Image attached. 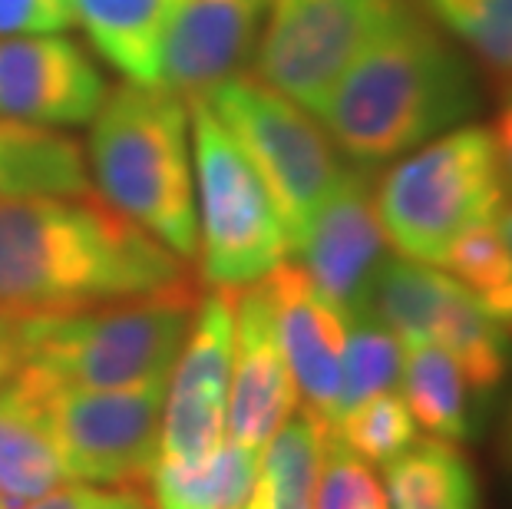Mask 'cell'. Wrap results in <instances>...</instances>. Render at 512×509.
Masks as SVG:
<instances>
[{
  "label": "cell",
  "instance_id": "31",
  "mask_svg": "<svg viewBox=\"0 0 512 509\" xmlns=\"http://www.w3.org/2000/svg\"><path fill=\"white\" fill-rule=\"evenodd\" d=\"M489 133H493V139H496L499 162H503V176H506V186H509V196H512V83L503 96V106H499L496 123Z\"/></svg>",
  "mask_w": 512,
  "mask_h": 509
},
{
  "label": "cell",
  "instance_id": "6",
  "mask_svg": "<svg viewBox=\"0 0 512 509\" xmlns=\"http://www.w3.org/2000/svg\"><path fill=\"white\" fill-rule=\"evenodd\" d=\"M202 281L242 291L288 262V232L252 162L205 100L189 103Z\"/></svg>",
  "mask_w": 512,
  "mask_h": 509
},
{
  "label": "cell",
  "instance_id": "3",
  "mask_svg": "<svg viewBox=\"0 0 512 509\" xmlns=\"http://www.w3.org/2000/svg\"><path fill=\"white\" fill-rule=\"evenodd\" d=\"M83 159L93 189L182 262L199 255L189 103L162 86L116 83L90 119Z\"/></svg>",
  "mask_w": 512,
  "mask_h": 509
},
{
  "label": "cell",
  "instance_id": "23",
  "mask_svg": "<svg viewBox=\"0 0 512 509\" xmlns=\"http://www.w3.org/2000/svg\"><path fill=\"white\" fill-rule=\"evenodd\" d=\"M258 457L261 453L225 437L215 457L202 467L182 470L156 463L146 483L152 509H242L255 483Z\"/></svg>",
  "mask_w": 512,
  "mask_h": 509
},
{
  "label": "cell",
  "instance_id": "9",
  "mask_svg": "<svg viewBox=\"0 0 512 509\" xmlns=\"http://www.w3.org/2000/svg\"><path fill=\"white\" fill-rule=\"evenodd\" d=\"M403 0H268L252 73L318 116Z\"/></svg>",
  "mask_w": 512,
  "mask_h": 509
},
{
  "label": "cell",
  "instance_id": "21",
  "mask_svg": "<svg viewBox=\"0 0 512 509\" xmlns=\"http://www.w3.org/2000/svg\"><path fill=\"white\" fill-rule=\"evenodd\" d=\"M328 424L311 410H294L258 457L255 483L242 509H314L324 467Z\"/></svg>",
  "mask_w": 512,
  "mask_h": 509
},
{
  "label": "cell",
  "instance_id": "5",
  "mask_svg": "<svg viewBox=\"0 0 512 509\" xmlns=\"http://www.w3.org/2000/svg\"><path fill=\"white\" fill-rule=\"evenodd\" d=\"M192 281L73 314L24 318L30 371L67 387H129L169 377L192 328Z\"/></svg>",
  "mask_w": 512,
  "mask_h": 509
},
{
  "label": "cell",
  "instance_id": "32",
  "mask_svg": "<svg viewBox=\"0 0 512 509\" xmlns=\"http://www.w3.org/2000/svg\"><path fill=\"white\" fill-rule=\"evenodd\" d=\"M499 232H503V238H506V245H509V252H512V196L506 199V205H503V212H499Z\"/></svg>",
  "mask_w": 512,
  "mask_h": 509
},
{
  "label": "cell",
  "instance_id": "8",
  "mask_svg": "<svg viewBox=\"0 0 512 509\" xmlns=\"http://www.w3.org/2000/svg\"><path fill=\"white\" fill-rule=\"evenodd\" d=\"M70 480L146 486L159 463V430L169 377L129 387H67L30 371Z\"/></svg>",
  "mask_w": 512,
  "mask_h": 509
},
{
  "label": "cell",
  "instance_id": "13",
  "mask_svg": "<svg viewBox=\"0 0 512 509\" xmlns=\"http://www.w3.org/2000/svg\"><path fill=\"white\" fill-rule=\"evenodd\" d=\"M106 93L96 53L67 34L0 37V119L43 129L86 126Z\"/></svg>",
  "mask_w": 512,
  "mask_h": 509
},
{
  "label": "cell",
  "instance_id": "24",
  "mask_svg": "<svg viewBox=\"0 0 512 509\" xmlns=\"http://www.w3.org/2000/svg\"><path fill=\"white\" fill-rule=\"evenodd\" d=\"M403 371V341L374 314H351L347 318V341L341 357V387H337L334 420L354 410L364 400L397 391ZM331 420V424H334Z\"/></svg>",
  "mask_w": 512,
  "mask_h": 509
},
{
  "label": "cell",
  "instance_id": "1",
  "mask_svg": "<svg viewBox=\"0 0 512 509\" xmlns=\"http://www.w3.org/2000/svg\"><path fill=\"white\" fill-rule=\"evenodd\" d=\"M189 262L93 186L0 205V314L47 318L185 285Z\"/></svg>",
  "mask_w": 512,
  "mask_h": 509
},
{
  "label": "cell",
  "instance_id": "33",
  "mask_svg": "<svg viewBox=\"0 0 512 509\" xmlns=\"http://www.w3.org/2000/svg\"><path fill=\"white\" fill-rule=\"evenodd\" d=\"M506 463L512 470V407H509V420H506Z\"/></svg>",
  "mask_w": 512,
  "mask_h": 509
},
{
  "label": "cell",
  "instance_id": "16",
  "mask_svg": "<svg viewBox=\"0 0 512 509\" xmlns=\"http://www.w3.org/2000/svg\"><path fill=\"white\" fill-rule=\"evenodd\" d=\"M268 0H182L162 50L159 86L192 103L245 73Z\"/></svg>",
  "mask_w": 512,
  "mask_h": 509
},
{
  "label": "cell",
  "instance_id": "2",
  "mask_svg": "<svg viewBox=\"0 0 512 509\" xmlns=\"http://www.w3.org/2000/svg\"><path fill=\"white\" fill-rule=\"evenodd\" d=\"M476 110L473 67L403 0L331 90L318 119L351 166L377 169L463 126Z\"/></svg>",
  "mask_w": 512,
  "mask_h": 509
},
{
  "label": "cell",
  "instance_id": "11",
  "mask_svg": "<svg viewBox=\"0 0 512 509\" xmlns=\"http://www.w3.org/2000/svg\"><path fill=\"white\" fill-rule=\"evenodd\" d=\"M235 348V291L199 295L192 328L169 371L159 430V463L202 467L225 443L228 377Z\"/></svg>",
  "mask_w": 512,
  "mask_h": 509
},
{
  "label": "cell",
  "instance_id": "22",
  "mask_svg": "<svg viewBox=\"0 0 512 509\" xmlns=\"http://www.w3.org/2000/svg\"><path fill=\"white\" fill-rule=\"evenodd\" d=\"M390 509H483L470 457L450 440L423 437L384 467Z\"/></svg>",
  "mask_w": 512,
  "mask_h": 509
},
{
  "label": "cell",
  "instance_id": "14",
  "mask_svg": "<svg viewBox=\"0 0 512 509\" xmlns=\"http://www.w3.org/2000/svg\"><path fill=\"white\" fill-rule=\"evenodd\" d=\"M298 384L281 354L265 288L235 291V348L228 377L225 437L261 453L298 410Z\"/></svg>",
  "mask_w": 512,
  "mask_h": 509
},
{
  "label": "cell",
  "instance_id": "4",
  "mask_svg": "<svg viewBox=\"0 0 512 509\" xmlns=\"http://www.w3.org/2000/svg\"><path fill=\"white\" fill-rule=\"evenodd\" d=\"M506 199L509 186L496 139L473 123L446 129L394 159L374 186L387 245L400 258L437 268L463 232L499 219Z\"/></svg>",
  "mask_w": 512,
  "mask_h": 509
},
{
  "label": "cell",
  "instance_id": "29",
  "mask_svg": "<svg viewBox=\"0 0 512 509\" xmlns=\"http://www.w3.org/2000/svg\"><path fill=\"white\" fill-rule=\"evenodd\" d=\"M70 27L73 0H0V37L67 34Z\"/></svg>",
  "mask_w": 512,
  "mask_h": 509
},
{
  "label": "cell",
  "instance_id": "34",
  "mask_svg": "<svg viewBox=\"0 0 512 509\" xmlns=\"http://www.w3.org/2000/svg\"><path fill=\"white\" fill-rule=\"evenodd\" d=\"M0 509H7V503H4V500H0Z\"/></svg>",
  "mask_w": 512,
  "mask_h": 509
},
{
  "label": "cell",
  "instance_id": "20",
  "mask_svg": "<svg viewBox=\"0 0 512 509\" xmlns=\"http://www.w3.org/2000/svg\"><path fill=\"white\" fill-rule=\"evenodd\" d=\"M90 189L83 146L63 129L0 119V205Z\"/></svg>",
  "mask_w": 512,
  "mask_h": 509
},
{
  "label": "cell",
  "instance_id": "26",
  "mask_svg": "<svg viewBox=\"0 0 512 509\" xmlns=\"http://www.w3.org/2000/svg\"><path fill=\"white\" fill-rule=\"evenodd\" d=\"M433 20L512 83V0H423Z\"/></svg>",
  "mask_w": 512,
  "mask_h": 509
},
{
  "label": "cell",
  "instance_id": "28",
  "mask_svg": "<svg viewBox=\"0 0 512 509\" xmlns=\"http://www.w3.org/2000/svg\"><path fill=\"white\" fill-rule=\"evenodd\" d=\"M17 509H152V500L146 486H100L70 480Z\"/></svg>",
  "mask_w": 512,
  "mask_h": 509
},
{
  "label": "cell",
  "instance_id": "12",
  "mask_svg": "<svg viewBox=\"0 0 512 509\" xmlns=\"http://www.w3.org/2000/svg\"><path fill=\"white\" fill-rule=\"evenodd\" d=\"M298 265L347 318L367 308L377 272L390 258L380 229L370 169L347 166L331 196L311 215L308 229L291 248Z\"/></svg>",
  "mask_w": 512,
  "mask_h": 509
},
{
  "label": "cell",
  "instance_id": "25",
  "mask_svg": "<svg viewBox=\"0 0 512 509\" xmlns=\"http://www.w3.org/2000/svg\"><path fill=\"white\" fill-rule=\"evenodd\" d=\"M328 430L331 437L341 440L354 457H361L370 467H387L420 440L417 420H413L407 400L397 391L364 400V404L337 417Z\"/></svg>",
  "mask_w": 512,
  "mask_h": 509
},
{
  "label": "cell",
  "instance_id": "30",
  "mask_svg": "<svg viewBox=\"0 0 512 509\" xmlns=\"http://www.w3.org/2000/svg\"><path fill=\"white\" fill-rule=\"evenodd\" d=\"M27 364V324L14 314H0V387Z\"/></svg>",
  "mask_w": 512,
  "mask_h": 509
},
{
  "label": "cell",
  "instance_id": "27",
  "mask_svg": "<svg viewBox=\"0 0 512 509\" xmlns=\"http://www.w3.org/2000/svg\"><path fill=\"white\" fill-rule=\"evenodd\" d=\"M314 509H390L384 483L374 476L370 463L354 457L341 440L331 437V430L328 443H324V467Z\"/></svg>",
  "mask_w": 512,
  "mask_h": 509
},
{
  "label": "cell",
  "instance_id": "7",
  "mask_svg": "<svg viewBox=\"0 0 512 509\" xmlns=\"http://www.w3.org/2000/svg\"><path fill=\"white\" fill-rule=\"evenodd\" d=\"M202 100L265 182L288 232L291 255L311 215L347 169L328 129L304 106L261 83L255 73H238Z\"/></svg>",
  "mask_w": 512,
  "mask_h": 509
},
{
  "label": "cell",
  "instance_id": "18",
  "mask_svg": "<svg viewBox=\"0 0 512 509\" xmlns=\"http://www.w3.org/2000/svg\"><path fill=\"white\" fill-rule=\"evenodd\" d=\"M182 0H73L76 27L126 83L159 86L162 50Z\"/></svg>",
  "mask_w": 512,
  "mask_h": 509
},
{
  "label": "cell",
  "instance_id": "15",
  "mask_svg": "<svg viewBox=\"0 0 512 509\" xmlns=\"http://www.w3.org/2000/svg\"><path fill=\"white\" fill-rule=\"evenodd\" d=\"M258 285L265 288L281 354L304 397V410L331 427L341 387L347 314L321 295L298 262H281Z\"/></svg>",
  "mask_w": 512,
  "mask_h": 509
},
{
  "label": "cell",
  "instance_id": "19",
  "mask_svg": "<svg viewBox=\"0 0 512 509\" xmlns=\"http://www.w3.org/2000/svg\"><path fill=\"white\" fill-rule=\"evenodd\" d=\"M400 397L407 400L417 427L450 443L479 437L493 404V397H486L466 377L456 357L430 341L403 344Z\"/></svg>",
  "mask_w": 512,
  "mask_h": 509
},
{
  "label": "cell",
  "instance_id": "10",
  "mask_svg": "<svg viewBox=\"0 0 512 509\" xmlns=\"http://www.w3.org/2000/svg\"><path fill=\"white\" fill-rule=\"evenodd\" d=\"M364 311L387 324L403 344L430 341L453 354L486 397H496L503 387L512 338L470 288L437 265L390 255L374 278Z\"/></svg>",
  "mask_w": 512,
  "mask_h": 509
},
{
  "label": "cell",
  "instance_id": "17",
  "mask_svg": "<svg viewBox=\"0 0 512 509\" xmlns=\"http://www.w3.org/2000/svg\"><path fill=\"white\" fill-rule=\"evenodd\" d=\"M63 483H70V473L57 433L37 384L20 367V374L0 387V500L17 509Z\"/></svg>",
  "mask_w": 512,
  "mask_h": 509
}]
</instances>
